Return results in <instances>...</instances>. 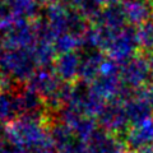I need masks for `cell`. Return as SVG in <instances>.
Returning <instances> with one entry per match:
<instances>
[{
    "instance_id": "d6986e66",
    "label": "cell",
    "mask_w": 153,
    "mask_h": 153,
    "mask_svg": "<svg viewBox=\"0 0 153 153\" xmlns=\"http://www.w3.org/2000/svg\"><path fill=\"white\" fill-rule=\"evenodd\" d=\"M83 1L84 0H63L64 4H66V5L70 7V8H75V9H78Z\"/></svg>"
},
{
    "instance_id": "5bb4252c",
    "label": "cell",
    "mask_w": 153,
    "mask_h": 153,
    "mask_svg": "<svg viewBox=\"0 0 153 153\" xmlns=\"http://www.w3.org/2000/svg\"><path fill=\"white\" fill-rule=\"evenodd\" d=\"M16 89L0 91V123H3L4 125L19 117L16 100Z\"/></svg>"
},
{
    "instance_id": "8fae6325",
    "label": "cell",
    "mask_w": 153,
    "mask_h": 153,
    "mask_svg": "<svg viewBox=\"0 0 153 153\" xmlns=\"http://www.w3.org/2000/svg\"><path fill=\"white\" fill-rule=\"evenodd\" d=\"M69 10L70 7H68L64 3L50 4V5H46L42 9L41 18L47 23V26L51 28L52 33L56 37L66 32Z\"/></svg>"
},
{
    "instance_id": "30bf717a",
    "label": "cell",
    "mask_w": 153,
    "mask_h": 153,
    "mask_svg": "<svg viewBox=\"0 0 153 153\" xmlns=\"http://www.w3.org/2000/svg\"><path fill=\"white\" fill-rule=\"evenodd\" d=\"M92 23L112 31H120L121 28L129 25L123 3L103 5L101 12L97 14V17L93 19Z\"/></svg>"
},
{
    "instance_id": "e0dca14e",
    "label": "cell",
    "mask_w": 153,
    "mask_h": 153,
    "mask_svg": "<svg viewBox=\"0 0 153 153\" xmlns=\"http://www.w3.org/2000/svg\"><path fill=\"white\" fill-rule=\"evenodd\" d=\"M138 40L140 45V52L149 55L153 52V18L138 26Z\"/></svg>"
},
{
    "instance_id": "6da1fadb",
    "label": "cell",
    "mask_w": 153,
    "mask_h": 153,
    "mask_svg": "<svg viewBox=\"0 0 153 153\" xmlns=\"http://www.w3.org/2000/svg\"><path fill=\"white\" fill-rule=\"evenodd\" d=\"M50 123L47 119L18 117L5 125V140L21 149L38 146L51 139Z\"/></svg>"
},
{
    "instance_id": "9a60e30c",
    "label": "cell",
    "mask_w": 153,
    "mask_h": 153,
    "mask_svg": "<svg viewBox=\"0 0 153 153\" xmlns=\"http://www.w3.org/2000/svg\"><path fill=\"white\" fill-rule=\"evenodd\" d=\"M31 51L38 66H52L57 56L52 42L47 41H37Z\"/></svg>"
},
{
    "instance_id": "5b68a950",
    "label": "cell",
    "mask_w": 153,
    "mask_h": 153,
    "mask_svg": "<svg viewBox=\"0 0 153 153\" xmlns=\"http://www.w3.org/2000/svg\"><path fill=\"white\" fill-rule=\"evenodd\" d=\"M38 41L32 21L13 19L3 36V46L8 49H32Z\"/></svg>"
},
{
    "instance_id": "3957f363",
    "label": "cell",
    "mask_w": 153,
    "mask_h": 153,
    "mask_svg": "<svg viewBox=\"0 0 153 153\" xmlns=\"http://www.w3.org/2000/svg\"><path fill=\"white\" fill-rule=\"evenodd\" d=\"M96 119L100 124V128L117 137H123V139L129 128L131 126L121 100H114V101L106 102Z\"/></svg>"
},
{
    "instance_id": "8992f818",
    "label": "cell",
    "mask_w": 153,
    "mask_h": 153,
    "mask_svg": "<svg viewBox=\"0 0 153 153\" xmlns=\"http://www.w3.org/2000/svg\"><path fill=\"white\" fill-rule=\"evenodd\" d=\"M91 153H120L126 149V144L121 137L97 128L96 131L85 140Z\"/></svg>"
},
{
    "instance_id": "9c48e42d",
    "label": "cell",
    "mask_w": 153,
    "mask_h": 153,
    "mask_svg": "<svg viewBox=\"0 0 153 153\" xmlns=\"http://www.w3.org/2000/svg\"><path fill=\"white\" fill-rule=\"evenodd\" d=\"M124 142L129 149L135 152L153 144V117L131 125L124 135Z\"/></svg>"
},
{
    "instance_id": "7a4b0ae2",
    "label": "cell",
    "mask_w": 153,
    "mask_h": 153,
    "mask_svg": "<svg viewBox=\"0 0 153 153\" xmlns=\"http://www.w3.org/2000/svg\"><path fill=\"white\" fill-rule=\"evenodd\" d=\"M139 51L140 45L138 40V27L128 25L115 33L105 54L110 59H114L119 63H124L125 60L138 55Z\"/></svg>"
},
{
    "instance_id": "277c9868",
    "label": "cell",
    "mask_w": 153,
    "mask_h": 153,
    "mask_svg": "<svg viewBox=\"0 0 153 153\" xmlns=\"http://www.w3.org/2000/svg\"><path fill=\"white\" fill-rule=\"evenodd\" d=\"M120 78L123 84L130 89H138L149 84L148 82L152 79V75L148 55L139 52L121 63Z\"/></svg>"
},
{
    "instance_id": "ffe728a7",
    "label": "cell",
    "mask_w": 153,
    "mask_h": 153,
    "mask_svg": "<svg viewBox=\"0 0 153 153\" xmlns=\"http://www.w3.org/2000/svg\"><path fill=\"white\" fill-rule=\"evenodd\" d=\"M5 140V125L3 123H0V146Z\"/></svg>"
},
{
    "instance_id": "7c38bea8",
    "label": "cell",
    "mask_w": 153,
    "mask_h": 153,
    "mask_svg": "<svg viewBox=\"0 0 153 153\" xmlns=\"http://www.w3.org/2000/svg\"><path fill=\"white\" fill-rule=\"evenodd\" d=\"M8 5L14 19L36 21L41 16V4L37 0H8Z\"/></svg>"
},
{
    "instance_id": "ac0fdd59",
    "label": "cell",
    "mask_w": 153,
    "mask_h": 153,
    "mask_svg": "<svg viewBox=\"0 0 153 153\" xmlns=\"http://www.w3.org/2000/svg\"><path fill=\"white\" fill-rule=\"evenodd\" d=\"M56 153H91L84 140L74 137L73 139L56 148Z\"/></svg>"
},
{
    "instance_id": "2e32d148",
    "label": "cell",
    "mask_w": 153,
    "mask_h": 153,
    "mask_svg": "<svg viewBox=\"0 0 153 153\" xmlns=\"http://www.w3.org/2000/svg\"><path fill=\"white\" fill-rule=\"evenodd\" d=\"M52 45L55 47L56 54H64V52H70V51H78L82 49L83 46V38H79L71 33H61L57 36Z\"/></svg>"
},
{
    "instance_id": "ba28073f",
    "label": "cell",
    "mask_w": 153,
    "mask_h": 153,
    "mask_svg": "<svg viewBox=\"0 0 153 153\" xmlns=\"http://www.w3.org/2000/svg\"><path fill=\"white\" fill-rule=\"evenodd\" d=\"M55 73L63 82L73 83L79 79V68H80V52L70 51L59 54L52 64Z\"/></svg>"
},
{
    "instance_id": "52a82bcc",
    "label": "cell",
    "mask_w": 153,
    "mask_h": 153,
    "mask_svg": "<svg viewBox=\"0 0 153 153\" xmlns=\"http://www.w3.org/2000/svg\"><path fill=\"white\" fill-rule=\"evenodd\" d=\"M80 52V68H79V79L91 83L101 74L103 61L107 55L103 51L92 47H83Z\"/></svg>"
},
{
    "instance_id": "44dd1931",
    "label": "cell",
    "mask_w": 153,
    "mask_h": 153,
    "mask_svg": "<svg viewBox=\"0 0 153 153\" xmlns=\"http://www.w3.org/2000/svg\"><path fill=\"white\" fill-rule=\"evenodd\" d=\"M42 7L50 5V4H56V3H63V0H37Z\"/></svg>"
},
{
    "instance_id": "603a6c76",
    "label": "cell",
    "mask_w": 153,
    "mask_h": 153,
    "mask_svg": "<svg viewBox=\"0 0 153 153\" xmlns=\"http://www.w3.org/2000/svg\"><path fill=\"white\" fill-rule=\"evenodd\" d=\"M148 60H149V66H151V75H152V83H153V52L148 55Z\"/></svg>"
},
{
    "instance_id": "7402d4cb",
    "label": "cell",
    "mask_w": 153,
    "mask_h": 153,
    "mask_svg": "<svg viewBox=\"0 0 153 153\" xmlns=\"http://www.w3.org/2000/svg\"><path fill=\"white\" fill-rule=\"evenodd\" d=\"M102 5H110V4H120L124 0H100Z\"/></svg>"
},
{
    "instance_id": "4fadbf2b",
    "label": "cell",
    "mask_w": 153,
    "mask_h": 153,
    "mask_svg": "<svg viewBox=\"0 0 153 153\" xmlns=\"http://www.w3.org/2000/svg\"><path fill=\"white\" fill-rule=\"evenodd\" d=\"M128 23L140 26L153 18V3H123Z\"/></svg>"
}]
</instances>
